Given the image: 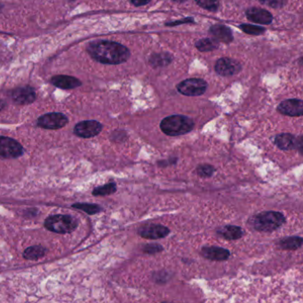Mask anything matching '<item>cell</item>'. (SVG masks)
<instances>
[{
  "instance_id": "cell-1",
  "label": "cell",
  "mask_w": 303,
  "mask_h": 303,
  "mask_svg": "<svg viewBox=\"0 0 303 303\" xmlns=\"http://www.w3.org/2000/svg\"><path fill=\"white\" fill-rule=\"evenodd\" d=\"M86 50L92 59L103 64H121L131 55L128 48L112 41H95L88 44Z\"/></svg>"
},
{
  "instance_id": "cell-2",
  "label": "cell",
  "mask_w": 303,
  "mask_h": 303,
  "mask_svg": "<svg viewBox=\"0 0 303 303\" xmlns=\"http://www.w3.org/2000/svg\"><path fill=\"white\" fill-rule=\"evenodd\" d=\"M250 223L257 231L270 233L281 228L286 223V217L280 212H263L252 216Z\"/></svg>"
},
{
  "instance_id": "cell-3",
  "label": "cell",
  "mask_w": 303,
  "mask_h": 303,
  "mask_svg": "<svg viewBox=\"0 0 303 303\" xmlns=\"http://www.w3.org/2000/svg\"><path fill=\"white\" fill-rule=\"evenodd\" d=\"M192 119L183 115H173L165 118L160 123V129L168 136H180L187 134L194 128Z\"/></svg>"
},
{
  "instance_id": "cell-4",
  "label": "cell",
  "mask_w": 303,
  "mask_h": 303,
  "mask_svg": "<svg viewBox=\"0 0 303 303\" xmlns=\"http://www.w3.org/2000/svg\"><path fill=\"white\" fill-rule=\"evenodd\" d=\"M44 226L49 231L58 234H68L78 228L79 222L72 215H55L45 219Z\"/></svg>"
},
{
  "instance_id": "cell-5",
  "label": "cell",
  "mask_w": 303,
  "mask_h": 303,
  "mask_svg": "<svg viewBox=\"0 0 303 303\" xmlns=\"http://www.w3.org/2000/svg\"><path fill=\"white\" fill-rule=\"evenodd\" d=\"M24 153V147L10 137L0 136V158H17Z\"/></svg>"
},
{
  "instance_id": "cell-6",
  "label": "cell",
  "mask_w": 303,
  "mask_h": 303,
  "mask_svg": "<svg viewBox=\"0 0 303 303\" xmlns=\"http://www.w3.org/2000/svg\"><path fill=\"white\" fill-rule=\"evenodd\" d=\"M68 122V118L64 114L52 112L39 116L37 120V125L43 129L57 130L64 127Z\"/></svg>"
},
{
  "instance_id": "cell-7",
  "label": "cell",
  "mask_w": 303,
  "mask_h": 303,
  "mask_svg": "<svg viewBox=\"0 0 303 303\" xmlns=\"http://www.w3.org/2000/svg\"><path fill=\"white\" fill-rule=\"evenodd\" d=\"M207 89V83L201 79H189L177 85L178 92L186 96L204 95Z\"/></svg>"
},
{
  "instance_id": "cell-8",
  "label": "cell",
  "mask_w": 303,
  "mask_h": 303,
  "mask_svg": "<svg viewBox=\"0 0 303 303\" xmlns=\"http://www.w3.org/2000/svg\"><path fill=\"white\" fill-rule=\"evenodd\" d=\"M102 130V125L96 120H85L76 125L74 133L80 138H92L98 135Z\"/></svg>"
},
{
  "instance_id": "cell-9",
  "label": "cell",
  "mask_w": 303,
  "mask_h": 303,
  "mask_svg": "<svg viewBox=\"0 0 303 303\" xmlns=\"http://www.w3.org/2000/svg\"><path fill=\"white\" fill-rule=\"evenodd\" d=\"M169 233L170 229L160 224L144 225L138 229V234L146 239H165Z\"/></svg>"
},
{
  "instance_id": "cell-10",
  "label": "cell",
  "mask_w": 303,
  "mask_h": 303,
  "mask_svg": "<svg viewBox=\"0 0 303 303\" xmlns=\"http://www.w3.org/2000/svg\"><path fill=\"white\" fill-rule=\"evenodd\" d=\"M241 65L239 61L229 58L219 59L215 65V72L222 77L236 75L241 71Z\"/></svg>"
},
{
  "instance_id": "cell-11",
  "label": "cell",
  "mask_w": 303,
  "mask_h": 303,
  "mask_svg": "<svg viewBox=\"0 0 303 303\" xmlns=\"http://www.w3.org/2000/svg\"><path fill=\"white\" fill-rule=\"evenodd\" d=\"M277 111L282 115L289 116H301L303 114V102L301 100H286L277 107Z\"/></svg>"
},
{
  "instance_id": "cell-12",
  "label": "cell",
  "mask_w": 303,
  "mask_h": 303,
  "mask_svg": "<svg viewBox=\"0 0 303 303\" xmlns=\"http://www.w3.org/2000/svg\"><path fill=\"white\" fill-rule=\"evenodd\" d=\"M11 96L13 101L19 105H27L34 102L36 92L31 86H24L14 89Z\"/></svg>"
},
{
  "instance_id": "cell-13",
  "label": "cell",
  "mask_w": 303,
  "mask_h": 303,
  "mask_svg": "<svg viewBox=\"0 0 303 303\" xmlns=\"http://www.w3.org/2000/svg\"><path fill=\"white\" fill-rule=\"evenodd\" d=\"M201 254L205 259L215 262H224L230 257V252L228 249L219 246H204L201 250Z\"/></svg>"
},
{
  "instance_id": "cell-14",
  "label": "cell",
  "mask_w": 303,
  "mask_h": 303,
  "mask_svg": "<svg viewBox=\"0 0 303 303\" xmlns=\"http://www.w3.org/2000/svg\"><path fill=\"white\" fill-rule=\"evenodd\" d=\"M245 14L249 20L253 21L255 24L268 25L272 22V14L265 9L258 8V7H251L246 10Z\"/></svg>"
},
{
  "instance_id": "cell-15",
  "label": "cell",
  "mask_w": 303,
  "mask_h": 303,
  "mask_svg": "<svg viewBox=\"0 0 303 303\" xmlns=\"http://www.w3.org/2000/svg\"><path fill=\"white\" fill-rule=\"evenodd\" d=\"M209 33L217 42L229 44L233 41V34L229 28L221 24H215L209 30Z\"/></svg>"
},
{
  "instance_id": "cell-16",
  "label": "cell",
  "mask_w": 303,
  "mask_h": 303,
  "mask_svg": "<svg viewBox=\"0 0 303 303\" xmlns=\"http://www.w3.org/2000/svg\"><path fill=\"white\" fill-rule=\"evenodd\" d=\"M217 234L226 240H238L243 238L245 231L239 226L226 225L217 229Z\"/></svg>"
},
{
  "instance_id": "cell-17",
  "label": "cell",
  "mask_w": 303,
  "mask_h": 303,
  "mask_svg": "<svg viewBox=\"0 0 303 303\" xmlns=\"http://www.w3.org/2000/svg\"><path fill=\"white\" fill-rule=\"evenodd\" d=\"M51 83L61 89H74L82 85L81 81L71 76L59 75L53 77Z\"/></svg>"
},
{
  "instance_id": "cell-18",
  "label": "cell",
  "mask_w": 303,
  "mask_h": 303,
  "mask_svg": "<svg viewBox=\"0 0 303 303\" xmlns=\"http://www.w3.org/2000/svg\"><path fill=\"white\" fill-rule=\"evenodd\" d=\"M276 146L282 150H291L296 149V137L291 133H285L277 134L274 138Z\"/></svg>"
},
{
  "instance_id": "cell-19",
  "label": "cell",
  "mask_w": 303,
  "mask_h": 303,
  "mask_svg": "<svg viewBox=\"0 0 303 303\" xmlns=\"http://www.w3.org/2000/svg\"><path fill=\"white\" fill-rule=\"evenodd\" d=\"M46 253V249L42 245H33L25 249L24 252V258L30 261H37L44 257Z\"/></svg>"
},
{
  "instance_id": "cell-20",
  "label": "cell",
  "mask_w": 303,
  "mask_h": 303,
  "mask_svg": "<svg viewBox=\"0 0 303 303\" xmlns=\"http://www.w3.org/2000/svg\"><path fill=\"white\" fill-rule=\"evenodd\" d=\"M279 246L285 250H297L302 245V239L300 237H287L280 240Z\"/></svg>"
},
{
  "instance_id": "cell-21",
  "label": "cell",
  "mask_w": 303,
  "mask_h": 303,
  "mask_svg": "<svg viewBox=\"0 0 303 303\" xmlns=\"http://www.w3.org/2000/svg\"><path fill=\"white\" fill-rule=\"evenodd\" d=\"M196 48L199 51L211 52L219 48L218 42L214 38H202L196 43Z\"/></svg>"
},
{
  "instance_id": "cell-22",
  "label": "cell",
  "mask_w": 303,
  "mask_h": 303,
  "mask_svg": "<svg viewBox=\"0 0 303 303\" xmlns=\"http://www.w3.org/2000/svg\"><path fill=\"white\" fill-rule=\"evenodd\" d=\"M116 191V184L115 182H109L103 186L94 189L92 195L96 197H105V196L114 194Z\"/></svg>"
},
{
  "instance_id": "cell-23",
  "label": "cell",
  "mask_w": 303,
  "mask_h": 303,
  "mask_svg": "<svg viewBox=\"0 0 303 303\" xmlns=\"http://www.w3.org/2000/svg\"><path fill=\"white\" fill-rule=\"evenodd\" d=\"M72 207L85 212L89 215H96L102 211V207H101L99 204H88V203H76L72 204Z\"/></svg>"
},
{
  "instance_id": "cell-24",
  "label": "cell",
  "mask_w": 303,
  "mask_h": 303,
  "mask_svg": "<svg viewBox=\"0 0 303 303\" xmlns=\"http://www.w3.org/2000/svg\"><path fill=\"white\" fill-rule=\"evenodd\" d=\"M172 61V56L167 54H159V55H154L151 56L150 62V64L155 67L157 66H166L170 63Z\"/></svg>"
},
{
  "instance_id": "cell-25",
  "label": "cell",
  "mask_w": 303,
  "mask_h": 303,
  "mask_svg": "<svg viewBox=\"0 0 303 303\" xmlns=\"http://www.w3.org/2000/svg\"><path fill=\"white\" fill-rule=\"evenodd\" d=\"M240 29L246 34L253 35V36H260L266 31L264 28L252 25V24H241Z\"/></svg>"
},
{
  "instance_id": "cell-26",
  "label": "cell",
  "mask_w": 303,
  "mask_h": 303,
  "mask_svg": "<svg viewBox=\"0 0 303 303\" xmlns=\"http://www.w3.org/2000/svg\"><path fill=\"white\" fill-rule=\"evenodd\" d=\"M215 168L211 166V165H200L197 167V173H198V176L203 178L211 177L213 174H215Z\"/></svg>"
},
{
  "instance_id": "cell-27",
  "label": "cell",
  "mask_w": 303,
  "mask_h": 303,
  "mask_svg": "<svg viewBox=\"0 0 303 303\" xmlns=\"http://www.w3.org/2000/svg\"><path fill=\"white\" fill-rule=\"evenodd\" d=\"M196 2L199 7L204 8L205 10L216 12L218 10V0H196Z\"/></svg>"
},
{
  "instance_id": "cell-28",
  "label": "cell",
  "mask_w": 303,
  "mask_h": 303,
  "mask_svg": "<svg viewBox=\"0 0 303 303\" xmlns=\"http://www.w3.org/2000/svg\"><path fill=\"white\" fill-rule=\"evenodd\" d=\"M163 250V246L159 244H148L143 247V252L147 254H156L162 252Z\"/></svg>"
},
{
  "instance_id": "cell-29",
  "label": "cell",
  "mask_w": 303,
  "mask_h": 303,
  "mask_svg": "<svg viewBox=\"0 0 303 303\" xmlns=\"http://www.w3.org/2000/svg\"><path fill=\"white\" fill-rule=\"evenodd\" d=\"M259 1L264 6L272 7V8H281L287 2V0H259Z\"/></svg>"
},
{
  "instance_id": "cell-30",
  "label": "cell",
  "mask_w": 303,
  "mask_h": 303,
  "mask_svg": "<svg viewBox=\"0 0 303 303\" xmlns=\"http://www.w3.org/2000/svg\"><path fill=\"white\" fill-rule=\"evenodd\" d=\"M150 1L151 0H131L132 4L135 7H143V6H145L147 4L150 3Z\"/></svg>"
},
{
  "instance_id": "cell-31",
  "label": "cell",
  "mask_w": 303,
  "mask_h": 303,
  "mask_svg": "<svg viewBox=\"0 0 303 303\" xmlns=\"http://www.w3.org/2000/svg\"><path fill=\"white\" fill-rule=\"evenodd\" d=\"M296 149L299 150V152H300V155H302L303 154V140H302V136H300L298 139H297L296 142Z\"/></svg>"
},
{
  "instance_id": "cell-32",
  "label": "cell",
  "mask_w": 303,
  "mask_h": 303,
  "mask_svg": "<svg viewBox=\"0 0 303 303\" xmlns=\"http://www.w3.org/2000/svg\"><path fill=\"white\" fill-rule=\"evenodd\" d=\"M5 107H6V102L3 100H0V112L3 110Z\"/></svg>"
},
{
  "instance_id": "cell-33",
  "label": "cell",
  "mask_w": 303,
  "mask_h": 303,
  "mask_svg": "<svg viewBox=\"0 0 303 303\" xmlns=\"http://www.w3.org/2000/svg\"><path fill=\"white\" fill-rule=\"evenodd\" d=\"M174 2H177V3H182V2H185V1H187V0H173Z\"/></svg>"
},
{
  "instance_id": "cell-34",
  "label": "cell",
  "mask_w": 303,
  "mask_h": 303,
  "mask_svg": "<svg viewBox=\"0 0 303 303\" xmlns=\"http://www.w3.org/2000/svg\"><path fill=\"white\" fill-rule=\"evenodd\" d=\"M69 1H73V0H69Z\"/></svg>"
}]
</instances>
